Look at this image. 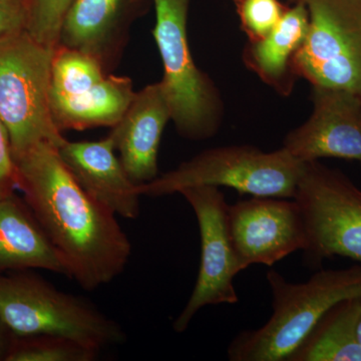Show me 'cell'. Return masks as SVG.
Wrapping results in <instances>:
<instances>
[{
  "mask_svg": "<svg viewBox=\"0 0 361 361\" xmlns=\"http://www.w3.org/2000/svg\"><path fill=\"white\" fill-rule=\"evenodd\" d=\"M361 296L336 303L317 322L288 361H361Z\"/></svg>",
  "mask_w": 361,
  "mask_h": 361,
  "instance_id": "obj_18",
  "label": "cell"
},
{
  "mask_svg": "<svg viewBox=\"0 0 361 361\" xmlns=\"http://www.w3.org/2000/svg\"><path fill=\"white\" fill-rule=\"evenodd\" d=\"M172 111L161 82L135 92L132 103L110 137L130 179L137 186L159 176L158 155L164 130Z\"/></svg>",
  "mask_w": 361,
  "mask_h": 361,
  "instance_id": "obj_12",
  "label": "cell"
},
{
  "mask_svg": "<svg viewBox=\"0 0 361 361\" xmlns=\"http://www.w3.org/2000/svg\"><path fill=\"white\" fill-rule=\"evenodd\" d=\"M240 27L248 42L264 39L281 20L288 7L279 0H234Z\"/></svg>",
  "mask_w": 361,
  "mask_h": 361,
  "instance_id": "obj_21",
  "label": "cell"
},
{
  "mask_svg": "<svg viewBox=\"0 0 361 361\" xmlns=\"http://www.w3.org/2000/svg\"><path fill=\"white\" fill-rule=\"evenodd\" d=\"M14 161L18 190L63 258L68 277L85 290L113 281L132 255L115 214L78 185L54 145L39 142Z\"/></svg>",
  "mask_w": 361,
  "mask_h": 361,
  "instance_id": "obj_1",
  "label": "cell"
},
{
  "mask_svg": "<svg viewBox=\"0 0 361 361\" xmlns=\"http://www.w3.org/2000/svg\"><path fill=\"white\" fill-rule=\"evenodd\" d=\"M153 37L164 66L161 80L178 134L190 141H205L217 134L225 106L212 78L195 63L188 40L190 0H153Z\"/></svg>",
  "mask_w": 361,
  "mask_h": 361,
  "instance_id": "obj_4",
  "label": "cell"
},
{
  "mask_svg": "<svg viewBox=\"0 0 361 361\" xmlns=\"http://www.w3.org/2000/svg\"><path fill=\"white\" fill-rule=\"evenodd\" d=\"M135 0H75L59 32V45L89 54L111 73L139 14Z\"/></svg>",
  "mask_w": 361,
  "mask_h": 361,
  "instance_id": "obj_13",
  "label": "cell"
},
{
  "mask_svg": "<svg viewBox=\"0 0 361 361\" xmlns=\"http://www.w3.org/2000/svg\"><path fill=\"white\" fill-rule=\"evenodd\" d=\"M272 315L258 329L245 330L228 348L231 361H288L323 315L344 299L361 296V264L320 270L293 283L280 273L266 274Z\"/></svg>",
  "mask_w": 361,
  "mask_h": 361,
  "instance_id": "obj_2",
  "label": "cell"
},
{
  "mask_svg": "<svg viewBox=\"0 0 361 361\" xmlns=\"http://www.w3.org/2000/svg\"><path fill=\"white\" fill-rule=\"evenodd\" d=\"M293 200L305 223L311 258L341 256L361 264V190L348 176L319 161H305Z\"/></svg>",
  "mask_w": 361,
  "mask_h": 361,
  "instance_id": "obj_7",
  "label": "cell"
},
{
  "mask_svg": "<svg viewBox=\"0 0 361 361\" xmlns=\"http://www.w3.org/2000/svg\"><path fill=\"white\" fill-rule=\"evenodd\" d=\"M44 269L68 276L65 262L25 201L0 199V273Z\"/></svg>",
  "mask_w": 361,
  "mask_h": 361,
  "instance_id": "obj_16",
  "label": "cell"
},
{
  "mask_svg": "<svg viewBox=\"0 0 361 361\" xmlns=\"http://www.w3.org/2000/svg\"><path fill=\"white\" fill-rule=\"evenodd\" d=\"M228 225L242 270L273 266L307 249V233L293 199L251 197L228 208Z\"/></svg>",
  "mask_w": 361,
  "mask_h": 361,
  "instance_id": "obj_10",
  "label": "cell"
},
{
  "mask_svg": "<svg viewBox=\"0 0 361 361\" xmlns=\"http://www.w3.org/2000/svg\"><path fill=\"white\" fill-rule=\"evenodd\" d=\"M130 78L106 75L101 82L68 94H49V110L59 132L114 127L132 103Z\"/></svg>",
  "mask_w": 361,
  "mask_h": 361,
  "instance_id": "obj_17",
  "label": "cell"
},
{
  "mask_svg": "<svg viewBox=\"0 0 361 361\" xmlns=\"http://www.w3.org/2000/svg\"><path fill=\"white\" fill-rule=\"evenodd\" d=\"M13 338L14 334L0 317V361H6Z\"/></svg>",
  "mask_w": 361,
  "mask_h": 361,
  "instance_id": "obj_24",
  "label": "cell"
},
{
  "mask_svg": "<svg viewBox=\"0 0 361 361\" xmlns=\"http://www.w3.org/2000/svg\"><path fill=\"white\" fill-rule=\"evenodd\" d=\"M75 0H25L26 30L40 44L56 49L66 14Z\"/></svg>",
  "mask_w": 361,
  "mask_h": 361,
  "instance_id": "obj_20",
  "label": "cell"
},
{
  "mask_svg": "<svg viewBox=\"0 0 361 361\" xmlns=\"http://www.w3.org/2000/svg\"><path fill=\"white\" fill-rule=\"evenodd\" d=\"M0 317L16 336L66 337L99 351L127 341L115 320L30 270L0 273Z\"/></svg>",
  "mask_w": 361,
  "mask_h": 361,
  "instance_id": "obj_3",
  "label": "cell"
},
{
  "mask_svg": "<svg viewBox=\"0 0 361 361\" xmlns=\"http://www.w3.org/2000/svg\"><path fill=\"white\" fill-rule=\"evenodd\" d=\"M59 156L78 185L102 205L126 219L140 215L139 186L130 179L110 135L92 142H70Z\"/></svg>",
  "mask_w": 361,
  "mask_h": 361,
  "instance_id": "obj_14",
  "label": "cell"
},
{
  "mask_svg": "<svg viewBox=\"0 0 361 361\" xmlns=\"http://www.w3.org/2000/svg\"><path fill=\"white\" fill-rule=\"evenodd\" d=\"M311 99L310 118L287 134L281 148L302 163L338 158L361 164V97L312 87Z\"/></svg>",
  "mask_w": 361,
  "mask_h": 361,
  "instance_id": "obj_11",
  "label": "cell"
},
{
  "mask_svg": "<svg viewBox=\"0 0 361 361\" xmlns=\"http://www.w3.org/2000/svg\"><path fill=\"white\" fill-rule=\"evenodd\" d=\"M300 1L307 7L310 28L297 54V75L312 87L361 97V0Z\"/></svg>",
  "mask_w": 361,
  "mask_h": 361,
  "instance_id": "obj_8",
  "label": "cell"
},
{
  "mask_svg": "<svg viewBox=\"0 0 361 361\" xmlns=\"http://www.w3.org/2000/svg\"><path fill=\"white\" fill-rule=\"evenodd\" d=\"M54 49L27 30L0 40V118L8 130L13 157L39 142L59 148L66 141L49 110Z\"/></svg>",
  "mask_w": 361,
  "mask_h": 361,
  "instance_id": "obj_6",
  "label": "cell"
},
{
  "mask_svg": "<svg viewBox=\"0 0 361 361\" xmlns=\"http://www.w3.org/2000/svg\"><path fill=\"white\" fill-rule=\"evenodd\" d=\"M18 189V172L11 137L0 118V199L16 194Z\"/></svg>",
  "mask_w": 361,
  "mask_h": 361,
  "instance_id": "obj_22",
  "label": "cell"
},
{
  "mask_svg": "<svg viewBox=\"0 0 361 361\" xmlns=\"http://www.w3.org/2000/svg\"><path fill=\"white\" fill-rule=\"evenodd\" d=\"M99 353L66 337L14 336L6 361H94Z\"/></svg>",
  "mask_w": 361,
  "mask_h": 361,
  "instance_id": "obj_19",
  "label": "cell"
},
{
  "mask_svg": "<svg viewBox=\"0 0 361 361\" xmlns=\"http://www.w3.org/2000/svg\"><path fill=\"white\" fill-rule=\"evenodd\" d=\"M358 338H360V341L361 342V315L360 323H358Z\"/></svg>",
  "mask_w": 361,
  "mask_h": 361,
  "instance_id": "obj_25",
  "label": "cell"
},
{
  "mask_svg": "<svg viewBox=\"0 0 361 361\" xmlns=\"http://www.w3.org/2000/svg\"><path fill=\"white\" fill-rule=\"evenodd\" d=\"M310 28V13L302 1L288 7L281 20L264 39L247 42L242 52L244 65L266 85L282 97H289L298 80L297 54Z\"/></svg>",
  "mask_w": 361,
  "mask_h": 361,
  "instance_id": "obj_15",
  "label": "cell"
},
{
  "mask_svg": "<svg viewBox=\"0 0 361 361\" xmlns=\"http://www.w3.org/2000/svg\"><path fill=\"white\" fill-rule=\"evenodd\" d=\"M193 209L201 238V261L191 296L173 327L186 331L195 315L204 307L238 302L234 279L241 272L228 225L225 195L219 188L197 186L180 192Z\"/></svg>",
  "mask_w": 361,
  "mask_h": 361,
  "instance_id": "obj_9",
  "label": "cell"
},
{
  "mask_svg": "<svg viewBox=\"0 0 361 361\" xmlns=\"http://www.w3.org/2000/svg\"><path fill=\"white\" fill-rule=\"evenodd\" d=\"M25 0H0V40L26 30Z\"/></svg>",
  "mask_w": 361,
  "mask_h": 361,
  "instance_id": "obj_23",
  "label": "cell"
},
{
  "mask_svg": "<svg viewBox=\"0 0 361 361\" xmlns=\"http://www.w3.org/2000/svg\"><path fill=\"white\" fill-rule=\"evenodd\" d=\"M303 165L283 148L268 153L249 145L218 147L141 185L139 191L157 198L191 187H227L251 197L293 199Z\"/></svg>",
  "mask_w": 361,
  "mask_h": 361,
  "instance_id": "obj_5",
  "label": "cell"
}]
</instances>
